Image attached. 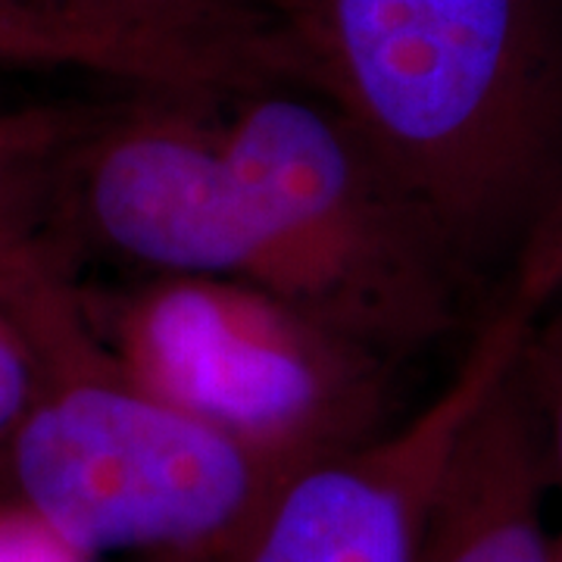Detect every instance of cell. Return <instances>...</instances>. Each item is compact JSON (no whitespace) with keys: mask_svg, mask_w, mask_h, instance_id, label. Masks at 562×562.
<instances>
[{"mask_svg":"<svg viewBox=\"0 0 562 562\" xmlns=\"http://www.w3.org/2000/svg\"><path fill=\"white\" fill-rule=\"evenodd\" d=\"M322 91L475 288L562 220V0H322L291 29Z\"/></svg>","mask_w":562,"mask_h":562,"instance_id":"obj_1","label":"cell"},{"mask_svg":"<svg viewBox=\"0 0 562 562\" xmlns=\"http://www.w3.org/2000/svg\"><path fill=\"white\" fill-rule=\"evenodd\" d=\"M44 357L3 453L25 513L79 557L220 562L297 472L157 397L116 360L72 281L35 262L0 279Z\"/></svg>","mask_w":562,"mask_h":562,"instance_id":"obj_2","label":"cell"},{"mask_svg":"<svg viewBox=\"0 0 562 562\" xmlns=\"http://www.w3.org/2000/svg\"><path fill=\"white\" fill-rule=\"evenodd\" d=\"M232 101L228 160L306 306L394 362L453 335L475 281L360 132L281 85Z\"/></svg>","mask_w":562,"mask_h":562,"instance_id":"obj_3","label":"cell"},{"mask_svg":"<svg viewBox=\"0 0 562 562\" xmlns=\"http://www.w3.org/2000/svg\"><path fill=\"white\" fill-rule=\"evenodd\" d=\"M91 316L147 391L288 469L384 431L397 362L272 291L150 276Z\"/></svg>","mask_w":562,"mask_h":562,"instance_id":"obj_4","label":"cell"},{"mask_svg":"<svg viewBox=\"0 0 562 562\" xmlns=\"http://www.w3.org/2000/svg\"><path fill=\"white\" fill-rule=\"evenodd\" d=\"M560 297L562 241H543L497 288L460 369L419 413L291 472L220 562H419L431 506L465 428Z\"/></svg>","mask_w":562,"mask_h":562,"instance_id":"obj_5","label":"cell"},{"mask_svg":"<svg viewBox=\"0 0 562 562\" xmlns=\"http://www.w3.org/2000/svg\"><path fill=\"white\" fill-rule=\"evenodd\" d=\"M213 103L140 91L101 106L66 172L63 241L150 276L244 281L306 306L297 269L228 160L222 122L206 116Z\"/></svg>","mask_w":562,"mask_h":562,"instance_id":"obj_6","label":"cell"},{"mask_svg":"<svg viewBox=\"0 0 562 562\" xmlns=\"http://www.w3.org/2000/svg\"><path fill=\"white\" fill-rule=\"evenodd\" d=\"M550 484L541 431L513 369L447 465L419 562H557L543 525Z\"/></svg>","mask_w":562,"mask_h":562,"instance_id":"obj_7","label":"cell"},{"mask_svg":"<svg viewBox=\"0 0 562 562\" xmlns=\"http://www.w3.org/2000/svg\"><path fill=\"white\" fill-rule=\"evenodd\" d=\"M38 7L116 22L176 47L210 69L232 94L301 81V50L291 29L257 0H29Z\"/></svg>","mask_w":562,"mask_h":562,"instance_id":"obj_8","label":"cell"},{"mask_svg":"<svg viewBox=\"0 0 562 562\" xmlns=\"http://www.w3.org/2000/svg\"><path fill=\"white\" fill-rule=\"evenodd\" d=\"M98 110L85 103L0 110V276L41 257L72 260L63 241V191Z\"/></svg>","mask_w":562,"mask_h":562,"instance_id":"obj_9","label":"cell"},{"mask_svg":"<svg viewBox=\"0 0 562 562\" xmlns=\"http://www.w3.org/2000/svg\"><path fill=\"white\" fill-rule=\"evenodd\" d=\"M0 66L85 69L140 91L210 94L213 81L194 60L160 41L85 13L0 0Z\"/></svg>","mask_w":562,"mask_h":562,"instance_id":"obj_10","label":"cell"},{"mask_svg":"<svg viewBox=\"0 0 562 562\" xmlns=\"http://www.w3.org/2000/svg\"><path fill=\"white\" fill-rule=\"evenodd\" d=\"M516 379L541 431L553 484L562 487V306H550L525 341Z\"/></svg>","mask_w":562,"mask_h":562,"instance_id":"obj_11","label":"cell"},{"mask_svg":"<svg viewBox=\"0 0 562 562\" xmlns=\"http://www.w3.org/2000/svg\"><path fill=\"white\" fill-rule=\"evenodd\" d=\"M44 379V357L32 325L7 291H0V457L32 409Z\"/></svg>","mask_w":562,"mask_h":562,"instance_id":"obj_12","label":"cell"},{"mask_svg":"<svg viewBox=\"0 0 562 562\" xmlns=\"http://www.w3.org/2000/svg\"><path fill=\"white\" fill-rule=\"evenodd\" d=\"M50 531H44L29 513L22 519L0 522V562H81Z\"/></svg>","mask_w":562,"mask_h":562,"instance_id":"obj_13","label":"cell"},{"mask_svg":"<svg viewBox=\"0 0 562 562\" xmlns=\"http://www.w3.org/2000/svg\"><path fill=\"white\" fill-rule=\"evenodd\" d=\"M266 3L272 7V13H276L288 29H297V25L319 7L322 0H266Z\"/></svg>","mask_w":562,"mask_h":562,"instance_id":"obj_14","label":"cell"},{"mask_svg":"<svg viewBox=\"0 0 562 562\" xmlns=\"http://www.w3.org/2000/svg\"><path fill=\"white\" fill-rule=\"evenodd\" d=\"M553 557H557V562H562V531L553 535Z\"/></svg>","mask_w":562,"mask_h":562,"instance_id":"obj_15","label":"cell"}]
</instances>
